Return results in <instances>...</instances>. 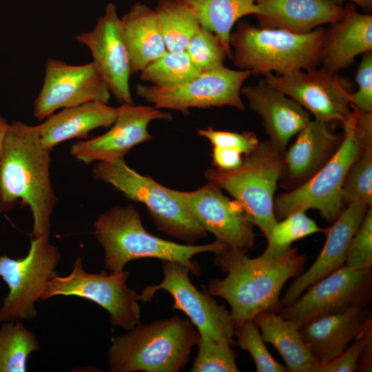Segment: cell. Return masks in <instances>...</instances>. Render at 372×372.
I'll return each mask as SVG.
<instances>
[{
  "label": "cell",
  "mask_w": 372,
  "mask_h": 372,
  "mask_svg": "<svg viewBox=\"0 0 372 372\" xmlns=\"http://www.w3.org/2000/svg\"><path fill=\"white\" fill-rule=\"evenodd\" d=\"M369 207L366 204H349L326 228L327 239L322 251L309 269L287 289L280 300L282 308L292 304L310 285L344 265L352 238Z\"/></svg>",
  "instance_id": "ffe728a7"
},
{
  "label": "cell",
  "mask_w": 372,
  "mask_h": 372,
  "mask_svg": "<svg viewBox=\"0 0 372 372\" xmlns=\"http://www.w3.org/2000/svg\"><path fill=\"white\" fill-rule=\"evenodd\" d=\"M251 75L247 70L227 67L202 72L192 80L173 87L137 84L136 93L158 109L175 110L184 114L189 108L230 106L243 111L241 98L244 82Z\"/></svg>",
  "instance_id": "4fadbf2b"
},
{
  "label": "cell",
  "mask_w": 372,
  "mask_h": 372,
  "mask_svg": "<svg viewBox=\"0 0 372 372\" xmlns=\"http://www.w3.org/2000/svg\"><path fill=\"white\" fill-rule=\"evenodd\" d=\"M254 319L263 340L276 349L288 371L312 372L318 361L311 353L297 325L271 312L258 314Z\"/></svg>",
  "instance_id": "4316f807"
},
{
  "label": "cell",
  "mask_w": 372,
  "mask_h": 372,
  "mask_svg": "<svg viewBox=\"0 0 372 372\" xmlns=\"http://www.w3.org/2000/svg\"><path fill=\"white\" fill-rule=\"evenodd\" d=\"M39 349L36 335L21 322H2L0 327V372L27 371L29 355Z\"/></svg>",
  "instance_id": "f546056e"
},
{
  "label": "cell",
  "mask_w": 372,
  "mask_h": 372,
  "mask_svg": "<svg viewBox=\"0 0 372 372\" xmlns=\"http://www.w3.org/2000/svg\"><path fill=\"white\" fill-rule=\"evenodd\" d=\"M258 27L306 34L344 16L345 8L333 0H256Z\"/></svg>",
  "instance_id": "7402d4cb"
},
{
  "label": "cell",
  "mask_w": 372,
  "mask_h": 372,
  "mask_svg": "<svg viewBox=\"0 0 372 372\" xmlns=\"http://www.w3.org/2000/svg\"><path fill=\"white\" fill-rule=\"evenodd\" d=\"M371 299L372 269L355 270L344 265L310 285L278 314L300 328L351 307H367Z\"/></svg>",
  "instance_id": "8fae6325"
},
{
  "label": "cell",
  "mask_w": 372,
  "mask_h": 372,
  "mask_svg": "<svg viewBox=\"0 0 372 372\" xmlns=\"http://www.w3.org/2000/svg\"><path fill=\"white\" fill-rule=\"evenodd\" d=\"M170 121L172 115L154 106L121 103L112 127L95 138L74 143L70 154L88 165L94 162L123 159L136 145L152 136L148 125L154 120Z\"/></svg>",
  "instance_id": "ac0fdd59"
},
{
  "label": "cell",
  "mask_w": 372,
  "mask_h": 372,
  "mask_svg": "<svg viewBox=\"0 0 372 372\" xmlns=\"http://www.w3.org/2000/svg\"><path fill=\"white\" fill-rule=\"evenodd\" d=\"M344 207L352 203L372 205V146L366 147L349 168L342 187Z\"/></svg>",
  "instance_id": "d6a6232c"
},
{
  "label": "cell",
  "mask_w": 372,
  "mask_h": 372,
  "mask_svg": "<svg viewBox=\"0 0 372 372\" xmlns=\"http://www.w3.org/2000/svg\"><path fill=\"white\" fill-rule=\"evenodd\" d=\"M128 276L125 270L109 275L105 271L87 273L83 269L82 258L78 257L70 274L55 275L48 282L41 299L62 295L89 300L108 312L114 327L129 331L141 323V311L139 295L127 286Z\"/></svg>",
  "instance_id": "30bf717a"
},
{
  "label": "cell",
  "mask_w": 372,
  "mask_h": 372,
  "mask_svg": "<svg viewBox=\"0 0 372 372\" xmlns=\"http://www.w3.org/2000/svg\"><path fill=\"white\" fill-rule=\"evenodd\" d=\"M196 17L201 27L220 40L231 59L230 36L235 23L242 17L259 12L256 0H176Z\"/></svg>",
  "instance_id": "83f0119b"
},
{
  "label": "cell",
  "mask_w": 372,
  "mask_h": 372,
  "mask_svg": "<svg viewBox=\"0 0 372 372\" xmlns=\"http://www.w3.org/2000/svg\"><path fill=\"white\" fill-rule=\"evenodd\" d=\"M199 339L191 320L177 316L140 323L112 338L108 365L112 372H177L187 365Z\"/></svg>",
  "instance_id": "5b68a950"
},
{
  "label": "cell",
  "mask_w": 372,
  "mask_h": 372,
  "mask_svg": "<svg viewBox=\"0 0 372 372\" xmlns=\"http://www.w3.org/2000/svg\"><path fill=\"white\" fill-rule=\"evenodd\" d=\"M284 169V153L267 140L260 142L252 152L245 156L237 169L222 171L208 168L205 177L239 202L249 220L267 239L278 222L273 203Z\"/></svg>",
  "instance_id": "52a82bcc"
},
{
  "label": "cell",
  "mask_w": 372,
  "mask_h": 372,
  "mask_svg": "<svg viewBox=\"0 0 372 372\" xmlns=\"http://www.w3.org/2000/svg\"><path fill=\"white\" fill-rule=\"evenodd\" d=\"M236 344L251 355L258 372H286V366L277 362L267 349L255 320L243 321L235 329Z\"/></svg>",
  "instance_id": "d590c367"
},
{
  "label": "cell",
  "mask_w": 372,
  "mask_h": 372,
  "mask_svg": "<svg viewBox=\"0 0 372 372\" xmlns=\"http://www.w3.org/2000/svg\"><path fill=\"white\" fill-rule=\"evenodd\" d=\"M325 230L307 216L306 211H296L278 220L267 238V247L261 256L264 258L279 256L289 250L293 242L316 233L325 232Z\"/></svg>",
  "instance_id": "1f68e13d"
},
{
  "label": "cell",
  "mask_w": 372,
  "mask_h": 372,
  "mask_svg": "<svg viewBox=\"0 0 372 372\" xmlns=\"http://www.w3.org/2000/svg\"><path fill=\"white\" fill-rule=\"evenodd\" d=\"M337 3H341L344 1H349L353 2L365 11L369 12L372 8V0H333Z\"/></svg>",
  "instance_id": "ee69618b"
},
{
  "label": "cell",
  "mask_w": 372,
  "mask_h": 372,
  "mask_svg": "<svg viewBox=\"0 0 372 372\" xmlns=\"http://www.w3.org/2000/svg\"><path fill=\"white\" fill-rule=\"evenodd\" d=\"M163 279L158 285L145 287L139 300L149 301L159 290L168 292L174 299L172 308L183 311L189 318L200 335L223 342L231 347L234 340L235 324L230 311L219 304L207 291H199L191 282L189 270L182 264L163 260Z\"/></svg>",
  "instance_id": "7c38bea8"
},
{
  "label": "cell",
  "mask_w": 372,
  "mask_h": 372,
  "mask_svg": "<svg viewBox=\"0 0 372 372\" xmlns=\"http://www.w3.org/2000/svg\"><path fill=\"white\" fill-rule=\"evenodd\" d=\"M344 265L355 270L372 269V207L352 238Z\"/></svg>",
  "instance_id": "8d00e7d4"
},
{
  "label": "cell",
  "mask_w": 372,
  "mask_h": 372,
  "mask_svg": "<svg viewBox=\"0 0 372 372\" xmlns=\"http://www.w3.org/2000/svg\"><path fill=\"white\" fill-rule=\"evenodd\" d=\"M247 250L228 247L216 254L215 265L227 276L207 285L212 296L229 304L235 328L260 313H279L282 287L289 279L301 274L307 262L296 247L272 258H250Z\"/></svg>",
  "instance_id": "6da1fadb"
},
{
  "label": "cell",
  "mask_w": 372,
  "mask_h": 372,
  "mask_svg": "<svg viewBox=\"0 0 372 372\" xmlns=\"http://www.w3.org/2000/svg\"><path fill=\"white\" fill-rule=\"evenodd\" d=\"M117 115L118 107L100 101L63 108L38 125L41 144L52 150L67 140L86 137L96 128L111 126Z\"/></svg>",
  "instance_id": "d4e9b609"
},
{
  "label": "cell",
  "mask_w": 372,
  "mask_h": 372,
  "mask_svg": "<svg viewBox=\"0 0 372 372\" xmlns=\"http://www.w3.org/2000/svg\"><path fill=\"white\" fill-rule=\"evenodd\" d=\"M132 74L141 72L166 51L155 10L137 2L121 18Z\"/></svg>",
  "instance_id": "484cf974"
},
{
  "label": "cell",
  "mask_w": 372,
  "mask_h": 372,
  "mask_svg": "<svg viewBox=\"0 0 372 372\" xmlns=\"http://www.w3.org/2000/svg\"><path fill=\"white\" fill-rule=\"evenodd\" d=\"M263 79L298 103L316 120L342 127L351 118L352 93L348 79L323 68L267 73Z\"/></svg>",
  "instance_id": "5bb4252c"
},
{
  "label": "cell",
  "mask_w": 372,
  "mask_h": 372,
  "mask_svg": "<svg viewBox=\"0 0 372 372\" xmlns=\"http://www.w3.org/2000/svg\"><path fill=\"white\" fill-rule=\"evenodd\" d=\"M75 39L90 50L93 63L116 101L134 103L130 88V56L116 5L108 3L94 28L76 35Z\"/></svg>",
  "instance_id": "2e32d148"
},
{
  "label": "cell",
  "mask_w": 372,
  "mask_h": 372,
  "mask_svg": "<svg viewBox=\"0 0 372 372\" xmlns=\"http://www.w3.org/2000/svg\"><path fill=\"white\" fill-rule=\"evenodd\" d=\"M358 90L350 95L351 106L372 113V52L362 54L355 74Z\"/></svg>",
  "instance_id": "ab89813d"
},
{
  "label": "cell",
  "mask_w": 372,
  "mask_h": 372,
  "mask_svg": "<svg viewBox=\"0 0 372 372\" xmlns=\"http://www.w3.org/2000/svg\"><path fill=\"white\" fill-rule=\"evenodd\" d=\"M360 362H358L356 371H371L372 370V328L366 334L364 344L360 355Z\"/></svg>",
  "instance_id": "b9f144b4"
},
{
  "label": "cell",
  "mask_w": 372,
  "mask_h": 372,
  "mask_svg": "<svg viewBox=\"0 0 372 372\" xmlns=\"http://www.w3.org/2000/svg\"><path fill=\"white\" fill-rule=\"evenodd\" d=\"M200 74L185 52L166 51L141 72V79L156 87L183 84Z\"/></svg>",
  "instance_id": "4dcf8cb0"
},
{
  "label": "cell",
  "mask_w": 372,
  "mask_h": 372,
  "mask_svg": "<svg viewBox=\"0 0 372 372\" xmlns=\"http://www.w3.org/2000/svg\"><path fill=\"white\" fill-rule=\"evenodd\" d=\"M92 175L95 180L110 184L130 200L144 204L160 231L189 245L207 236L175 190L138 174L124 158L96 162Z\"/></svg>",
  "instance_id": "ba28073f"
},
{
  "label": "cell",
  "mask_w": 372,
  "mask_h": 372,
  "mask_svg": "<svg viewBox=\"0 0 372 372\" xmlns=\"http://www.w3.org/2000/svg\"><path fill=\"white\" fill-rule=\"evenodd\" d=\"M221 190L208 182L194 191H175L205 230L215 236V240L229 247L252 248L254 225L241 204L230 200Z\"/></svg>",
  "instance_id": "e0dca14e"
},
{
  "label": "cell",
  "mask_w": 372,
  "mask_h": 372,
  "mask_svg": "<svg viewBox=\"0 0 372 372\" xmlns=\"http://www.w3.org/2000/svg\"><path fill=\"white\" fill-rule=\"evenodd\" d=\"M110 92L93 62L80 65L48 58L42 87L34 101L33 114L43 120L59 109L91 101L107 103Z\"/></svg>",
  "instance_id": "9a60e30c"
},
{
  "label": "cell",
  "mask_w": 372,
  "mask_h": 372,
  "mask_svg": "<svg viewBox=\"0 0 372 372\" xmlns=\"http://www.w3.org/2000/svg\"><path fill=\"white\" fill-rule=\"evenodd\" d=\"M241 94L262 118L268 141L282 153L291 138L311 120L310 114L298 103L263 79L255 85L242 86Z\"/></svg>",
  "instance_id": "44dd1931"
},
{
  "label": "cell",
  "mask_w": 372,
  "mask_h": 372,
  "mask_svg": "<svg viewBox=\"0 0 372 372\" xmlns=\"http://www.w3.org/2000/svg\"><path fill=\"white\" fill-rule=\"evenodd\" d=\"M325 30L319 27L296 34L241 21L230 36L231 59L235 66L254 75L316 69L320 63Z\"/></svg>",
  "instance_id": "8992f818"
},
{
  "label": "cell",
  "mask_w": 372,
  "mask_h": 372,
  "mask_svg": "<svg viewBox=\"0 0 372 372\" xmlns=\"http://www.w3.org/2000/svg\"><path fill=\"white\" fill-rule=\"evenodd\" d=\"M50 149L41 142L38 125H9L0 155V211L20 199L33 218L34 238L49 237L57 198L50 178Z\"/></svg>",
  "instance_id": "7a4b0ae2"
},
{
  "label": "cell",
  "mask_w": 372,
  "mask_h": 372,
  "mask_svg": "<svg viewBox=\"0 0 372 372\" xmlns=\"http://www.w3.org/2000/svg\"><path fill=\"white\" fill-rule=\"evenodd\" d=\"M61 259L58 248L49 242V237L33 238L23 258L0 256V277L9 289L0 308V324L30 320L37 316L34 304L56 275Z\"/></svg>",
  "instance_id": "9c48e42d"
},
{
  "label": "cell",
  "mask_w": 372,
  "mask_h": 372,
  "mask_svg": "<svg viewBox=\"0 0 372 372\" xmlns=\"http://www.w3.org/2000/svg\"><path fill=\"white\" fill-rule=\"evenodd\" d=\"M197 133L208 139L212 146L235 149L244 156L252 152L260 143L256 134L251 131L238 133L208 127L206 129L198 130Z\"/></svg>",
  "instance_id": "74e56055"
},
{
  "label": "cell",
  "mask_w": 372,
  "mask_h": 372,
  "mask_svg": "<svg viewBox=\"0 0 372 372\" xmlns=\"http://www.w3.org/2000/svg\"><path fill=\"white\" fill-rule=\"evenodd\" d=\"M333 125L310 120L296 134L294 143L284 152L285 169L279 181L287 192L311 178L339 148L343 134L334 133Z\"/></svg>",
  "instance_id": "d6986e66"
},
{
  "label": "cell",
  "mask_w": 372,
  "mask_h": 372,
  "mask_svg": "<svg viewBox=\"0 0 372 372\" xmlns=\"http://www.w3.org/2000/svg\"><path fill=\"white\" fill-rule=\"evenodd\" d=\"M372 328V318L369 319L360 333L356 336L355 341L346 351H344L335 358L322 364H317L312 372H353L355 371L358 363L365 342L367 332Z\"/></svg>",
  "instance_id": "f35d334b"
},
{
  "label": "cell",
  "mask_w": 372,
  "mask_h": 372,
  "mask_svg": "<svg viewBox=\"0 0 372 372\" xmlns=\"http://www.w3.org/2000/svg\"><path fill=\"white\" fill-rule=\"evenodd\" d=\"M94 236L103 247L104 265L111 272L124 271L132 260L152 258L179 262L198 276L200 267L194 256L203 252L215 254L228 247L216 240L206 245H183L160 238L144 227L139 212L132 205L114 206L98 216Z\"/></svg>",
  "instance_id": "3957f363"
},
{
  "label": "cell",
  "mask_w": 372,
  "mask_h": 372,
  "mask_svg": "<svg viewBox=\"0 0 372 372\" xmlns=\"http://www.w3.org/2000/svg\"><path fill=\"white\" fill-rule=\"evenodd\" d=\"M9 123L0 116V155L3 149L5 138L9 127Z\"/></svg>",
  "instance_id": "7bdbcfd3"
},
{
  "label": "cell",
  "mask_w": 372,
  "mask_h": 372,
  "mask_svg": "<svg viewBox=\"0 0 372 372\" xmlns=\"http://www.w3.org/2000/svg\"><path fill=\"white\" fill-rule=\"evenodd\" d=\"M167 51L185 52L200 28L195 14L176 0H159L154 9Z\"/></svg>",
  "instance_id": "f1b7e54d"
},
{
  "label": "cell",
  "mask_w": 372,
  "mask_h": 372,
  "mask_svg": "<svg viewBox=\"0 0 372 372\" xmlns=\"http://www.w3.org/2000/svg\"><path fill=\"white\" fill-rule=\"evenodd\" d=\"M371 316L367 307H351L311 321L301 327L300 331L318 363H326L344 352Z\"/></svg>",
  "instance_id": "cb8c5ba5"
},
{
  "label": "cell",
  "mask_w": 372,
  "mask_h": 372,
  "mask_svg": "<svg viewBox=\"0 0 372 372\" xmlns=\"http://www.w3.org/2000/svg\"><path fill=\"white\" fill-rule=\"evenodd\" d=\"M185 52L200 73L220 69L229 59L220 40L201 27L189 41Z\"/></svg>",
  "instance_id": "836d02e7"
},
{
  "label": "cell",
  "mask_w": 372,
  "mask_h": 372,
  "mask_svg": "<svg viewBox=\"0 0 372 372\" xmlns=\"http://www.w3.org/2000/svg\"><path fill=\"white\" fill-rule=\"evenodd\" d=\"M352 108V116L342 126V141L333 156L304 184L275 196L277 220L298 210L316 209L324 220L333 223L345 208L341 194L346 175L362 151L372 146V113Z\"/></svg>",
  "instance_id": "277c9868"
},
{
  "label": "cell",
  "mask_w": 372,
  "mask_h": 372,
  "mask_svg": "<svg viewBox=\"0 0 372 372\" xmlns=\"http://www.w3.org/2000/svg\"><path fill=\"white\" fill-rule=\"evenodd\" d=\"M212 164L222 171H231L239 167L243 163L245 156L238 150L212 146Z\"/></svg>",
  "instance_id": "60d3db41"
},
{
  "label": "cell",
  "mask_w": 372,
  "mask_h": 372,
  "mask_svg": "<svg viewBox=\"0 0 372 372\" xmlns=\"http://www.w3.org/2000/svg\"><path fill=\"white\" fill-rule=\"evenodd\" d=\"M192 372H238L236 352L228 344L200 335Z\"/></svg>",
  "instance_id": "e575fe53"
},
{
  "label": "cell",
  "mask_w": 372,
  "mask_h": 372,
  "mask_svg": "<svg viewBox=\"0 0 372 372\" xmlns=\"http://www.w3.org/2000/svg\"><path fill=\"white\" fill-rule=\"evenodd\" d=\"M344 8L343 17L325 30L322 46V68L334 73L372 52V14L359 12L352 4Z\"/></svg>",
  "instance_id": "603a6c76"
}]
</instances>
